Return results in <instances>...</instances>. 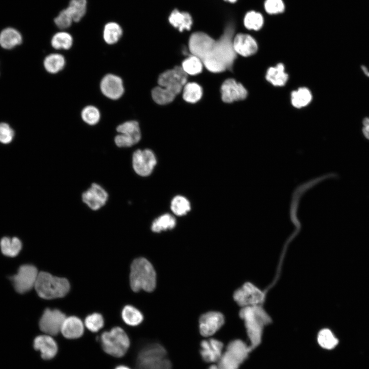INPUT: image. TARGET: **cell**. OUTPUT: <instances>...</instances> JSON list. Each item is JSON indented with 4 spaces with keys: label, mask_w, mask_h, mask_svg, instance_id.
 <instances>
[{
    "label": "cell",
    "mask_w": 369,
    "mask_h": 369,
    "mask_svg": "<svg viewBox=\"0 0 369 369\" xmlns=\"http://www.w3.org/2000/svg\"><path fill=\"white\" fill-rule=\"evenodd\" d=\"M234 27L228 24L215 45L211 54L202 61L206 68L212 72H221L231 70L236 58L233 45Z\"/></svg>",
    "instance_id": "1"
},
{
    "label": "cell",
    "mask_w": 369,
    "mask_h": 369,
    "mask_svg": "<svg viewBox=\"0 0 369 369\" xmlns=\"http://www.w3.org/2000/svg\"><path fill=\"white\" fill-rule=\"evenodd\" d=\"M187 80V74L181 67L161 73L158 79V86L152 91V96L157 104L166 105L172 102L183 88Z\"/></svg>",
    "instance_id": "2"
},
{
    "label": "cell",
    "mask_w": 369,
    "mask_h": 369,
    "mask_svg": "<svg viewBox=\"0 0 369 369\" xmlns=\"http://www.w3.org/2000/svg\"><path fill=\"white\" fill-rule=\"evenodd\" d=\"M239 316L244 321L252 351L260 344L263 329L271 322V318L260 305L242 308Z\"/></svg>",
    "instance_id": "3"
},
{
    "label": "cell",
    "mask_w": 369,
    "mask_h": 369,
    "mask_svg": "<svg viewBox=\"0 0 369 369\" xmlns=\"http://www.w3.org/2000/svg\"><path fill=\"white\" fill-rule=\"evenodd\" d=\"M130 284L135 292L144 290L152 292L156 284V275L152 264L147 259L139 257L135 259L131 265L130 273Z\"/></svg>",
    "instance_id": "4"
},
{
    "label": "cell",
    "mask_w": 369,
    "mask_h": 369,
    "mask_svg": "<svg viewBox=\"0 0 369 369\" xmlns=\"http://www.w3.org/2000/svg\"><path fill=\"white\" fill-rule=\"evenodd\" d=\"M165 348L158 343H149L138 353L135 369H172Z\"/></svg>",
    "instance_id": "5"
},
{
    "label": "cell",
    "mask_w": 369,
    "mask_h": 369,
    "mask_svg": "<svg viewBox=\"0 0 369 369\" xmlns=\"http://www.w3.org/2000/svg\"><path fill=\"white\" fill-rule=\"evenodd\" d=\"M70 287L66 278L40 272L38 273L34 288L40 298L52 299L65 296L69 292Z\"/></svg>",
    "instance_id": "6"
},
{
    "label": "cell",
    "mask_w": 369,
    "mask_h": 369,
    "mask_svg": "<svg viewBox=\"0 0 369 369\" xmlns=\"http://www.w3.org/2000/svg\"><path fill=\"white\" fill-rule=\"evenodd\" d=\"M251 352L249 345L242 340H232L227 345L219 360L208 369H238Z\"/></svg>",
    "instance_id": "7"
},
{
    "label": "cell",
    "mask_w": 369,
    "mask_h": 369,
    "mask_svg": "<svg viewBox=\"0 0 369 369\" xmlns=\"http://www.w3.org/2000/svg\"><path fill=\"white\" fill-rule=\"evenodd\" d=\"M100 341L103 351L108 355L117 358L123 357L130 345L128 335L118 326L102 333Z\"/></svg>",
    "instance_id": "8"
},
{
    "label": "cell",
    "mask_w": 369,
    "mask_h": 369,
    "mask_svg": "<svg viewBox=\"0 0 369 369\" xmlns=\"http://www.w3.org/2000/svg\"><path fill=\"white\" fill-rule=\"evenodd\" d=\"M38 274L37 269L34 265L24 264L19 268L16 274L9 277V279L15 291L23 294L34 287Z\"/></svg>",
    "instance_id": "9"
},
{
    "label": "cell",
    "mask_w": 369,
    "mask_h": 369,
    "mask_svg": "<svg viewBox=\"0 0 369 369\" xmlns=\"http://www.w3.org/2000/svg\"><path fill=\"white\" fill-rule=\"evenodd\" d=\"M119 133L114 138V142L119 148H128L139 142L141 133L138 122L135 120L126 121L116 127Z\"/></svg>",
    "instance_id": "10"
},
{
    "label": "cell",
    "mask_w": 369,
    "mask_h": 369,
    "mask_svg": "<svg viewBox=\"0 0 369 369\" xmlns=\"http://www.w3.org/2000/svg\"><path fill=\"white\" fill-rule=\"evenodd\" d=\"M234 300L242 308L260 305L264 300V293L251 282H246L236 290Z\"/></svg>",
    "instance_id": "11"
},
{
    "label": "cell",
    "mask_w": 369,
    "mask_h": 369,
    "mask_svg": "<svg viewBox=\"0 0 369 369\" xmlns=\"http://www.w3.org/2000/svg\"><path fill=\"white\" fill-rule=\"evenodd\" d=\"M216 40L208 34L201 32L193 33L189 39V47L190 52L202 61L212 53Z\"/></svg>",
    "instance_id": "12"
},
{
    "label": "cell",
    "mask_w": 369,
    "mask_h": 369,
    "mask_svg": "<svg viewBox=\"0 0 369 369\" xmlns=\"http://www.w3.org/2000/svg\"><path fill=\"white\" fill-rule=\"evenodd\" d=\"M135 172L141 176H148L152 172L156 164L154 153L149 149H138L134 151L132 158Z\"/></svg>",
    "instance_id": "13"
},
{
    "label": "cell",
    "mask_w": 369,
    "mask_h": 369,
    "mask_svg": "<svg viewBox=\"0 0 369 369\" xmlns=\"http://www.w3.org/2000/svg\"><path fill=\"white\" fill-rule=\"evenodd\" d=\"M65 315L58 309H46L39 321L40 330L47 335L54 336L60 332Z\"/></svg>",
    "instance_id": "14"
},
{
    "label": "cell",
    "mask_w": 369,
    "mask_h": 369,
    "mask_svg": "<svg viewBox=\"0 0 369 369\" xmlns=\"http://www.w3.org/2000/svg\"><path fill=\"white\" fill-rule=\"evenodd\" d=\"M109 195L107 191L98 183H92L81 194V200L93 211H97L107 203Z\"/></svg>",
    "instance_id": "15"
},
{
    "label": "cell",
    "mask_w": 369,
    "mask_h": 369,
    "mask_svg": "<svg viewBox=\"0 0 369 369\" xmlns=\"http://www.w3.org/2000/svg\"><path fill=\"white\" fill-rule=\"evenodd\" d=\"M224 318L220 312L211 311L202 314L199 319L200 334L203 337H210L223 325Z\"/></svg>",
    "instance_id": "16"
},
{
    "label": "cell",
    "mask_w": 369,
    "mask_h": 369,
    "mask_svg": "<svg viewBox=\"0 0 369 369\" xmlns=\"http://www.w3.org/2000/svg\"><path fill=\"white\" fill-rule=\"evenodd\" d=\"M100 89L106 97L113 100L120 98L125 90L122 79L113 74H108L103 77L100 83Z\"/></svg>",
    "instance_id": "17"
},
{
    "label": "cell",
    "mask_w": 369,
    "mask_h": 369,
    "mask_svg": "<svg viewBox=\"0 0 369 369\" xmlns=\"http://www.w3.org/2000/svg\"><path fill=\"white\" fill-rule=\"evenodd\" d=\"M222 100L227 103L245 99L248 92L243 86L235 79L229 78L225 80L221 87Z\"/></svg>",
    "instance_id": "18"
},
{
    "label": "cell",
    "mask_w": 369,
    "mask_h": 369,
    "mask_svg": "<svg viewBox=\"0 0 369 369\" xmlns=\"http://www.w3.org/2000/svg\"><path fill=\"white\" fill-rule=\"evenodd\" d=\"M223 343L215 338L203 340L200 343V354L207 363H216L223 353Z\"/></svg>",
    "instance_id": "19"
},
{
    "label": "cell",
    "mask_w": 369,
    "mask_h": 369,
    "mask_svg": "<svg viewBox=\"0 0 369 369\" xmlns=\"http://www.w3.org/2000/svg\"><path fill=\"white\" fill-rule=\"evenodd\" d=\"M35 350L39 351L44 360L53 359L58 352V345L52 336L45 334L37 336L33 342Z\"/></svg>",
    "instance_id": "20"
},
{
    "label": "cell",
    "mask_w": 369,
    "mask_h": 369,
    "mask_svg": "<svg viewBox=\"0 0 369 369\" xmlns=\"http://www.w3.org/2000/svg\"><path fill=\"white\" fill-rule=\"evenodd\" d=\"M233 45L236 54L244 57L254 54L258 49L256 40L251 36L245 34H237L233 38Z\"/></svg>",
    "instance_id": "21"
},
{
    "label": "cell",
    "mask_w": 369,
    "mask_h": 369,
    "mask_svg": "<svg viewBox=\"0 0 369 369\" xmlns=\"http://www.w3.org/2000/svg\"><path fill=\"white\" fill-rule=\"evenodd\" d=\"M60 332L64 337L69 339L80 337L84 332V325L77 317H66L62 324Z\"/></svg>",
    "instance_id": "22"
},
{
    "label": "cell",
    "mask_w": 369,
    "mask_h": 369,
    "mask_svg": "<svg viewBox=\"0 0 369 369\" xmlns=\"http://www.w3.org/2000/svg\"><path fill=\"white\" fill-rule=\"evenodd\" d=\"M23 37L16 29L8 27L0 33V46L5 49H12L22 44Z\"/></svg>",
    "instance_id": "23"
},
{
    "label": "cell",
    "mask_w": 369,
    "mask_h": 369,
    "mask_svg": "<svg viewBox=\"0 0 369 369\" xmlns=\"http://www.w3.org/2000/svg\"><path fill=\"white\" fill-rule=\"evenodd\" d=\"M265 78L275 86H283L288 79V75L284 72V65L279 63L275 67H270L268 69Z\"/></svg>",
    "instance_id": "24"
},
{
    "label": "cell",
    "mask_w": 369,
    "mask_h": 369,
    "mask_svg": "<svg viewBox=\"0 0 369 369\" xmlns=\"http://www.w3.org/2000/svg\"><path fill=\"white\" fill-rule=\"evenodd\" d=\"M170 24L179 31L190 30L192 25V18L189 13L179 12L175 9L173 11L169 17Z\"/></svg>",
    "instance_id": "25"
},
{
    "label": "cell",
    "mask_w": 369,
    "mask_h": 369,
    "mask_svg": "<svg viewBox=\"0 0 369 369\" xmlns=\"http://www.w3.org/2000/svg\"><path fill=\"white\" fill-rule=\"evenodd\" d=\"M123 33L122 29L119 24L110 22L107 23L103 30V39L108 45H113L117 43Z\"/></svg>",
    "instance_id": "26"
},
{
    "label": "cell",
    "mask_w": 369,
    "mask_h": 369,
    "mask_svg": "<svg viewBox=\"0 0 369 369\" xmlns=\"http://www.w3.org/2000/svg\"><path fill=\"white\" fill-rule=\"evenodd\" d=\"M43 65L48 72L55 74L64 69L66 60L64 56L60 54L52 53L45 58Z\"/></svg>",
    "instance_id": "27"
},
{
    "label": "cell",
    "mask_w": 369,
    "mask_h": 369,
    "mask_svg": "<svg viewBox=\"0 0 369 369\" xmlns=\"http://www.w3.org/2000/svg\"><path fill=\"white\" fill-rule=\"evenodd\" d=\"M0 245L2 252L4 255L15 257L21 250L22 244L17 237H4L1 240Z\"/></svg>",
    "instance_id": "28"
},
{
    "label": "cell",
    "mask_w": 369,
    "mask_h": 369,
    "mask_svg": "<svg viewBox=\"0 0 369 369\" xmlns=\"http://www.w3.org/2000/svg\"><path fill=\"white\" fill-rule=\"evenodd\" d=\"M121 317L127 324L133 326L140 324L144 319L142 313L137 309L130 305H127L123 308Z\"/></svg>",
    "instance_id": "29"
},
{
    "label": "cell",
    "mask_w": 369,
    "mask_h": 369,
    "mask_svg": "<svg viewBox=\"0 0 369 369\" xmlns=\"http://www.w3.org/2000/svg\"><path fill=\"white\" fill-rule=\"evenodd\" d=\"M73 39L68 32L60 31L55 33L51 40L52 47L57 50H68L73 45Z\"/></svg>",
    "instance_id": "30"
},
{
    "label": "cell",
    "mask_w": 369,
    "mask_h": 369,
    "mask_svg": "<svg viewBox=\"0 0 369 369\" xmlns=\"http://www.w3.org/2000/svg\"><path fill=\"white\" fill-rule=\"evenodd\" d=\"M312 99V94L306 88H300L291 94L292 104L295 108H300L307 106Z\"/></svg>",
    "instance_id": "31"
},
{
    "label": "cell",
    "mask_w": 369,
    "mask_h": 369,
    "mask_svg": "<svg viewBox=\"0 0 369 369\" xmlns=\"http://www.w3.org/2000/svg\"><path fill=\"white\" fill-rule=\"evenodd\" d=\"M175 218L169 214H163L155 219L151 226V230L155 233L171 230L176 225Z\"/></svg>",
    "instance_id": "32"
},
{
    "label": "cell",
    "mask_w": 369,
    "mask_h": 369,
    "mask_svg": "<svg viewBox=\"0 0 369 369\" xmlns=\"http://www.w3.org/2000/svg\"><path fill=\"white\" fill-rule=\"evenodd\" d=\"M87 8V0H70L67 7L74 22L81 20L86 13Z\"/></svg>",
    "instance_id": "33"
},
{
    "label": "cell",
    "mask_w": 369,
    "mask_h": 369,
    "mask_svg": "<svg viewBox=\"0 0 369 369\" xmlns=\"http://www.w3.org/2000/svg\"><path fill=\"white\" fill-rule=\"evenodd\" d=\"M202 95V88L197 83H189L183 87V98L187 102H196L201 98Z\"/></svg>",
    "instance_id": "34"
},
{
    "label": "cell",
    "mask_w": 369,
    "mask_h": 369,
    "mask_svg": "<svg viewBox=\"0 0 369 369\" xmlns=\"http://www.w3.org/2000/svg\"><path fill=\"white\" fill-rule=\"evenodd\" d=\"M317 341L323 348L331 350L334 348L338 343V340L329 329L321 330L317 336Z\"/></svg>",
    "instance_id": "35"
},
{
    "label": "cell",
    "mask_w": 369,
    "mask_h": 369,
    "mask_svg": "<svg viewBox=\"0 0 369 369\" xmlns=\"http://www.w3.org/2000/svg\"><path fill=\"white\" fill-rule=\"evenodd\" d=\"M202 64L203 63L200 59L192 55L182 62L181 68L187 74L194 75L202 71Z\"/></svg>",
    "instance_id": "36"
},
{
    "label": "cell",
    "mask_w": 369,
    "mask_h": 369,
    "mask_svg": "<svg viewBox=\"0 0 369 369\" xmlns=\"http://www.w3.org/2000/svg\"><path fill=\"white\" fill-rule=\"evenodd\" d=\"M172 211L177 216H183L188 213L191 210L189 201L181 196H175L171 203Z\"/></svg>",
    "instance_id": "37"
},
{
    "label": "cell",
    "mask_w": 369,
    "mask_h": 369,
    "mask_svg": "<svg viewBox=\"0 0 369 369\" xmlns=\"http://www.w3.org/2000/svg\"><path fill=\"white\" fill-rule=\"evenodd\" d=\"M81 117L83 121L89 125L97 124L100 118V113L97 108L93 106H87L81 111Z\"/></svg>",
    "instance_id": "38"
},
{
    "label": "cell",
    "mask_w": 369,
    "mask_h": 369,
    "mask_svg": "<svg viewBox=\"0 0 369 369\" xmlns=\"http://www.w3.org/2000/svg\"><path fill=\"white\" fill-rule=\"evenodd\" d=\"M263 24L262 15L255 11L248 12L244 18V25L250 30H258L262 27Z\"/></svg>",
    "instance_id": "39"
},
{
    "label": "cell",
    "mask_w": 369,
    "mask_h": 369,
    "mask_svg": "<svg viewBox=\"0 0 369 369\" xmlns=\"http://www.w3.org/2000/svg\"><path fill=\"white\" fill-rule=\"evenodd\" d=\"M84 324L90 331L97 332L104 326V320L100 314L94 313L86 317Z\"/></svg>",
    "instance_id": "40"
},
{
    "label": "cell",
    "mask_w": 369,
    "mask_h": 369,
    "mask_svg": "<svg viewBox=\"0 0 369 369\" xmlns=\"http://www.w3.org/2000/svg\"><path fill=\"white\" fill-rule=\"evenodd\" d=\"M73 22L72 17L67 8L60 11L54 19L55 25L61 30L69 28Z\"/></svg>",
    "instance_id": "41"
},
{
    "label": "cell",
    "mask_w": 369,
    "mask_h": 369,
    "mask_svg": "<svg viewBox=\"0 0 369 369\" xmlns=\"http://www.w3.org/2000/svg\"><path fill=\"white\" fill-rule=\"evenodd\" d=\"M14 136V131L9 125L0 122V142L4 144L10 143Z\"/></svg>",
    "instance_id": "42"
},
{
    "label": "cell",
    "mask_w": 369,
    "mask_h": 369,
    "mask_svg": "<svg viewBox=\"0 0 369 369\" xmlns=\"http://www.w3.org/2000/svg\"><path fill=\"white\" fill-rule=\"evenodd\" d=\"M264 8L269 14H277L283 11L284 6L282 0H266Z\"/></svg>",
    "instance_id": "43"
},
{
    "label": "cell",
    "mask_w": 369,
    "mask_h": 369,
    "mask_svg": "<svg viewBox=\"0 0 369 369\" xmlns=\"http://www.w3.org/2000/svg\"><path fill=\"white\" fill-rule=\"evenodd\" d=\"M362 132L364 136L369 139V117L364 118L363 121Z\"/></svg>",
    "instance_id": "44"
},
{
    "label": "cell",
    "mask_w": 369,
    "mask_h": 369,
    "mask_svg": "<svg viewBox=\"0 0 369 369\" xmlns=\"http://www.w3.org/2000/svg\"><path fill=\"white\" fill-rule=\"evenodd\" d=\"M114 369H131L127 366L124 365H120L116 366Z\"/></svg>",
    "instance_id": "45"
},
{
    "label": "cell",
    "mask_w": 369,
    "mask_h": 369,
    "mask_svg": "<svg viewBox=\"0 0 369 369\" xmlns=\"http://www.w3.org/2000/svg\"><path fill=\"white\" fill-rule=\"evenodd\" d=\"M224 1H228V2H231V3H234V2H235L237 0H224Z\"/></svg>",
    "instance_id": "46"
}]
</instances>
